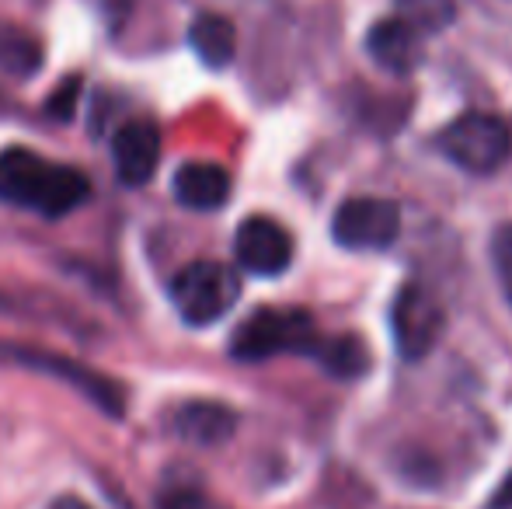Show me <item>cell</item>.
Returning a JSON list of instances; mask_svg holds the SVG:
<instances>
[{
    "mask_svg": "<svg viewBox=\"0 0 512 509\" xmlns=\"http://www.w3.org/2000/svg\"><path fill=\"white\" fill-rule=\"evenodd\" d=\"M91 196L88 178L67 164H53L28 147L0 150V199L21 210L60 220Z\"/></svg>",
    "mask_w": 512,
    "mask_h": 509,
    "instance_id": "obj_1",
    "label": "cell"
},
{
    "mask_svg": "<svg viewBox=\"0 0 512 509\" xmlns=\"http://www.w3.org/2000/svg\"><path fill=\"white\" fill-rule=\"evenodd\" d=\"M317 342H321V332H317L314 318L307 311H297V307H265V311H255L248 321H241L230 339V356L237 363H262L272 360L279 353H304L314 356Z\"/></svg>",
    "mask_w": 512,
    "mask_h": 509,
    "instance_id": "obj_2",
    "label": "cell"
},
{
    "mask_svg": "<svg viewBox=\"0 0 512 509\" xmlns=\"http://www.w3.org/2000/svg\"><path fill=\"white\" fill-rule=\"evenodd\" d=\"M241 297V279L223 262H192L171 279V304L185 325L206 328L220 321Z\"/></svg>",
    "mask_w": 512,
    "mask_h": 509,
    "instance_id": "obj_3",
    "label": "cell"
},
{
    "mask_svg": "<svg viewBox=\"0 0 512 509\" xmlns=\"http://www.w3.org/2000/svg\"><path fill=\"white\" fill-rule=\"evenodd\" d=\"M439 150L471 175H492L512 150L509 126L488 112H467L439 133Z\"/></svg>",
    "mask_w": 512,
    "mask_h": 509,
    "instance_id": "obj_4",
    "label": "cell"
},
{
    "mask_svg": "<svg viewBox=\"0 0 512 509\" xmlns=\"http://www.w3.org/2000/svg\"><path fill=\"white\" fill-rule=\"evenodd\" d=\"M0 363L39 370V374L70 384L74 391H81L91 405L102 408L108 419H122V412H126V394H122L119 384L108 381V377L98 374V370L67 360V356H60V353H49V349H35V346H14V342H0Z\"/></svg>",
    "mask_w": 512,
    "mask_h": 509,
    "instance_id": "obj_5",
    "label": "cell"
},
{
    "mask_svg": "<svg viewBox=\"0 0 512 509\" xmlns=\"http://www.w3.org/2000/svg\"><path fill=\"white\" fill-rule=\"evenodd\" d=\"M331 234L349 252H384L401 234V210L398 203L377 196L345 199L335 210Z\"/></svg>",
    "mask_w": 512,
    "mask_h": 509,
    "instance_id": "obj_6",
    "label": "cell"
},
{
    "mask_svg": "<svg viewBox=\"0 0 512 509\" xmlns=\"http://www.w3.org/2000/svg\"><path fill=\"white\" fill-rule=\"evenodd\" d=\"M446 314L443 304L425 290L422 283H408L405 290L394 297L391 307V332L394 346L405 360H425L439 339H443Z\"/></svg>",
    "mask_w": 512,
    "mask_h": 509,
    "instance_id": "obj_7",
    "label": "cell"
},
{
    "mask_svg": "<svg viewBox=\"0 0 512 509\" xmlns=\"http://www.w3.org/2000/svg\"><path fill=\"white\" fill-rule=\"evenodd\" d=\"M234 255L251 276H283L293 262V238L279 220L248 217L234 234Z\"/></svg>",
    "mask_w": 512,
    "mask_h": 509,
    "instance_id": "obj_8",
    "label": "cell"
},
{
    "mask_svg": "<svg viewBox=\"0 0 512 509\" xmlns=\"http://www.w3.org/2000/svg\"><path fill=\"white\" fill-rule=\"evenodd\" d=\"M112 161L122 185H147L161 164V129L154 119L140 116L115 129Z\"/></svg>",
    "mask_w": 512,
    "mask_h": 509,
    "instance_id": "obj_9",
    "label": "cell"
},
{
    "mask_svg": "<svg viewBox=\"0 0 512 509\" xmlns=\"http://www.w3.org/2000/svg\"><path fill=\"white\" fill-rule=\"evenodd\" d=\"M422 39L425 35L415 32L408 21L384 18L370 28V35H366V49H370V56H373L377 67H384L387 74L405 77L418 67V63H422Z\"/></svg>",
    "mask_w": 512,
    "mask_h": 509,
    "instance_id": "obj_10",
    "label": "cell"
},
{
    "mask_svg": "<svg viewBox=\"0 0 512 509\" xmlns=\"http://www.w3.org/2000/svg\"><path fill=\"white\" fill-rule=\"evenodd\" d=\"M171 429L175 436H182L185 443L196 447H220L234 436L237 429V412L220 401H185L171 415Z\"/></svg>",
    "mask_w": 512,
    "mask_h": 509,
    "instance_id": "obj_11",
    "label": "cell"
},
{
    "mask_svg": "<svg viewBox=\"0 0 512 509\" xmlns=\"http://www.w3.org/2000/svg\"><path fill=\"white\" fill-rule=\"evenodd\" d=\"M171 189L189 210H220L230 199V175L213 161H189L175 171Z\"/></svg>",
    "mask_w": 512,
    "mask_h": 509,
    "instance_id": "obj_12",
    "label": "cell"
},
{
    "mask_svg": "<svg viewBox=\"0 0 512 509\" xmlns=\"http://www.w3.org/2000/svg\"><path fill=\"white\" fill-rule=\"evenodd\" d=\"M189 46L209 70H223L237 53V28L223 14H199L189 28Z\"/></svg>",
    "mask_w": 512,
    "mask_h": 509,
    "instance_id": "obj_13",
    "label": "cell"
},
{
    "mask_svg": "<svg viewBox=\"0 0 512 509\" xmlns=\"http://www.w3.org/2000/svg\"><path fill=\"white\" fill-rule=\"evenodd\" d=\"M314 360L335 377H363L370 370V346L359 335H321Z\"/></svg>",
    "mask_w": 512,
    "mask_h": 509,
    "instance_id": "obj_14",
    "label": "cell"
},
{
    "mask_svg": "<svg viewBox=\"0 0 512 509\" xmlns=\"http://www.w3.org/2000/svg\"><path fill=\"white\" fill-rule=\"evenodd\" d=\"M42 67V49L25 28L0 25V70L14 77H28Z\"/></svg>",
    "mask_w": 512,
    "mask_h": 509,
    "instance_id": "obj_15",
    "label": "cell"
},
{
    "mask_svg": "<svg viewBox=\"0 0 512 509\" xmlns=\"http://www.w3.org/2000/svg\"><path fill=\"white\" fill-rule=\"evenodd\" d=\"M398 18L422 35L443 32L457 18V4L453 0H398Z\"/></svg>",
    "mask_w": 512,
    "mask_h": 509,
    "instance_id": "obj_16",
    "label": "cell"
},
{
    "mask_svg": "<svg viewBox=\"0 0 512 509\" xmlns=\"http://www.w3.org/2000/svg\"><path fill=\"white\" fill-rule=\"evenodd\" d=\"M492 265H495V276H499L502 293H506V300L512 304V224H502L492 234Z\"/></svg>",
    "mask_w": 512,
    "mask_h": 509,
    "instance_id": "obj_17",
    "label": "cell"
},
{
    "mask_svg": "<svg viewBox=\"0 0 512 509\" xmlns=\"http://www.w3.org/2000/svg\"><path fill=\"white\" fill-rule=\"evenodd\" d=\"M157 509H227V506H220L213 496H206L203 489L171 485V489L161 492V499H157Z\"/></svg>",
    "mask_w": 512,
    "mask_h": 509,
    "instance_id": "obj_18",
    "label": "cell"
},
{
    "mask_svg": "<svg viewBox=\"0 0 512 509\" xmlns=\"http://www.w3.org/2000/svg\"><path fill=\"white\" fill-rule=\"evenodd\" d=\"M77 95H81V84H77V77H70L67 84H63L60 91H53V98H49V116L56 119H70L74 116V105H77Z\"/></svg>",
    "mask_w": 512,
    "mask_h": 509,
    "instance_id": "obj_19",
    "label": "cell"
},
{
    "mask_svg": "<svg viewBox=\"0 0 512 509\" xmlns=\"http://www.w3.org/2000/svg\"><path fill=\"white\" fill-rule=\"evenodd\" d=\"M488 509H512V471L506 475V482L499 485V492L492 496V503H488Z\"/></svg>",
    "mask_w": 512,
    "mask_h": 509,
    "instance_id": "obj_20",
    "label": "cell"
},
{
    "mask_svg": "<svg viewBox=\"0 0 512 509\" xmlns=\"http://www.w3.org/2000/svg\"><path fill=\"white\" fill-rule=\"evenodd\" d=\"M49 509H95V506L84 503V499H77V496H60L49 503Z\"/></svg>",
    "mask_w": 512,
    "mask_h": 509,
    "instance_id": "obj_21",
    "label": "cell"
}]
</instances>
